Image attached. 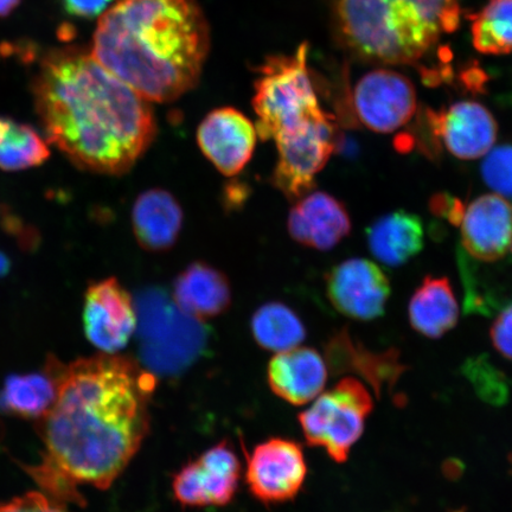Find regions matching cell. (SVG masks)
Masks as SVG:
<instances>
[{
	"mask_svg": "<svg viewBox=\"0 0 512 512\" xmlns=\"http://www.w3.org/2000/svg\"><path fill=\"white\" fill-rule=\"evenodd\" d=\"M57 377L54 405L40 419L42 458L27 471L54 501L83 505L79 486L110 488L149 434L156 379L117 354L59 362Z\"/></svg>",
	"mask_w": 512,
	"mask_h": 512,
	"instance_id": "cell-1",
	"label": "cell"
},
{
	"mask_svg": "<svg viewBox=\"0 0 512 512\" xmlns=\"http://www.w3.org/2000/svg\"><path fill=\"white\" fill-rule=\"evenodd\" d=\"M31 89L47 142L79 169L124 175L155 140L150 101L85 49L49 50Z\"/></svg>",
	"mask_w": 512,
	"mask_h": 512,
	"instance_id": "cell-2",
	"label": "cell"
},
{
	"mask_svg": "<svg viewBox=\"0 0 512 512\" xmlns=\"http://www.w3.org/2000/svg\"><path fill=\"white\" fill-rule=\"evenodd\" d=\"M209 42L198 0H118L101 16L91 54L147 101L170 102L197 85Z\"/></svg>",
	"mask_w": 512,
	"mask_h": 512,
	"instance_id": "cell-3",
	"label": "cell"
},
{
	"mask_svg": "<svg viewBox=\"0 0 512 512\" xmlns=\"http://www.w3.org/2000/svg\"><path fill=\"white\" fill-rule=\"evenodd\" d=\"M342 41L364 60L416 64L459 27L458 0H336Z\"/></svg>",
	"mask_w": 512,
	"mask_h": 512,
	"instance_id": "cell-4",
	"label": "cell"
},
{
	"mask_svg": "<svg viewBox=\"0 0 512 512\" xmlns=\"http://www.w3.org/2000/svg\"><path fill=\"white\" fill-rule=\"evenodd\" d=\"M307 60L309 47L304 43L291 55L267 57L258 68L253 108L262 140L330 117L320 107Z\"/></svg>",
	"mask_w": 512,
	"mask_h": 512,
	"instance_id": "cell-5",
	"label": "cell"
},
{
	"mask_svg": "<svg viewBox=\"0 0 512 512\" xmlns=\"http://www.w3.org/2000/svg\"><path fill=\"white\" fill-rule=\"evenodd\" d=\"M140 354L151 373L175 375L187 369L207 344L200 319L183 312L163 288H143L136 297Z\"/></svg>",
	"mask_w": 512,
	"mask_h": 512,
	"instance_id": "cell-6",
	"label": "cell"
},
{
	"mask_svg": "<svg viewBox=\"0 0 512 512\" xmlns=\"http://www.w3.org/2000/svg\"><path fill=\"white\" fill-rule=\"evenodd\" d=\"M373 408L367 388L355 379H344L300 413L299 422L307 444L324 448L332 460L344 463Z\"/></svg>",
	"mask_w": 512,
	"mask_h": 512,
	"instance_id": "cell-7",
	"label": "cell"
},
{
	"mask_svg": "<svg viewBox=\"0 0 512 512\" xmlns=\"http://www.w3.org/2000/svg\"><path fill=\"white\" fill-rule=\"evenodd\" d=\"M278 162L272 176L275 188L291 201L309 194L316 176L329 162L336 147L331 117L313 121L274 139Z\"/></svg>",
	"mask_w": 512,
	"mask_h": 512,
	"instance_id": "cell-8",
	"label": "cell"
},
{
	"mask_svg": "<svg viewBox=\"0 0 512 512\" xmlns=\"http://www.w3.org/2000/svg\"><path fill=\"white\" fill-rule=\"evenodd\" d=\"M137 325L134 299L117 278L96 281L87 288L83 328L96 349L117 354L131 341Z\"/></svg>",
	"mask_w": 512,
	"mask_h": 512,
	"instance_id": "cell-9",
	"label": "cell"
},
{
	"mask_svg": "<svg viewBox=\"0 0 512 512\" xmlns=\"http://www.w3.org/2000/svg\"><path fill=\"white\" fill-rule=\"evenodd\" d=\"M354 107L358 119L376 133H392L411 121L418 110L411 80L394 70L375 69L357 82Z\"/></svg>",
	"mask_w": 512,
	"mask_h": 512,
	"instance_id": "cell-10",
	"label": "cell"
},
{
	"mask_svg": "<svg viewBox=\"0 0 512 512\" xmlns=\"http://www.w3.org/2000/svg\"><path fill=\"white\" fill-rule=\"evenodd\" d=\"M241 465L228 441H222L182 467L172 482L179 503L187 507H222L238 490Z\"/></svg>",
	"mask_w": 512,
	"mask_h": 512,
	"instance_id": "cell-11",
	"label": "cell"
},
{
	"mask_svg": "<svg viewBox=\"0 0 512 512\" xmlns=\"http://www.w3.org/2000/svg\"><path fill=\"white\" fill-rule=\"evenodd\" d=\"M246 479L252 495L266 504L291 501L302 490L307 465L296 441L273 438L247 457Z\"/></svg>",
	"mask_w": 512,
	"mask_h": 512,
	"instance_id": "cell-12",
	"label": "cell"
},
{
	"mask_svg": "<svg viewBox=\"0 0 512 512\" xmlns=\"http://www.w3.org/2000/svg\"><path fill=\"white\" fill-rule=\"evenodd\" d=\"M326 292L335 309L356 320L384 315L390 284L381 268L367 259H349L326 275Z\"/></svg>",
	"mask_w": 512,
	"mask_h": 512,
	"instance_id": "cell-13",
	"label": "cell"
},
{
	"mask_svg": "<svg viewBox=\"0 0 512 512\" xmlns=\"http://www.w3.org/2000/svg\"><path fill=\"white\" fill-rule=\"evenodd\" d=\"M428 130L454 157L473 160L488 155L497 138L494 115L476 101H459L441 111L427 108Z\"/></svg>",
	"mask_w": 512,
	"mask_h": 512,
	"instance_id": "cell-14",
	"label": "cell"
},
{
	"mask_svg": "<svg viewBox=\"0 0 512 512\" xmlns=\"http://www.w3.org/2000/svg\"><path fill=\"white\" fill-rule=\"evenodd\" d=\"M258 132L245 114L232 107L217 108L202 120L197 142L203 155L224 176H235L252 159Z\"/></svg>",
	"mask_w": 512,
	"mask_h": 512,
	"instance_id": "cell-15",
	"label": "cell"
},
{
	"mask_svg": "<svg viewBox=\"0 0 512 512\" xmlns=\"http://www.w3.org/2000/svg\"><path fill=\"white\" fill-rule=\"evenodd\" d=\"M465 252L496 262L512 254V206L499 195H483L465 209L460 223Z\"/></svg>",
	"mask_w": 512,
	"mask_h": 512,
	"instance_id": "cell-16",
	"label": "cell"
},
{
	"mask_svg": "<svg viewBox=\"0 0 512 512\" xmlns=\"http://www.w3.org/2000/svg\"><path fill=\"white\" fill-rule=\"evenodd\" d=\"M287 228L300 245L329 251L347 238L351 221L341 201L326 192L312 191L294 203Z\"/></svg>",
	"mask_w": 512,
	"mask_h": 512,
	"instance_id": "cell-17",
	"label": "cell"
},
{
	"mask_svg": "<svg viewBox=\"0 0 512 512\" xmlns=\"http://www.w3.org/2000/svg\"><path fill=\"white\" fill-rule=\"evenodd\" d=\"M267 375L272 392L294 406L318 398L328 381L323 357L310 348L278 352L268 366Z\"/></svg>",
	"mask_w": 512,
	"mask_h": 512,
	"instance_id": "cell-18",
	"label": "cell"
},
{
	"mask_svg": "<svg viewBox=\"0 0 512 512\" xmlns=\"http://www.w3.org/2000/svg\"><path fill=\"white\" fill-rule=\"evenodd\" d=\"M172 299L187 315L204 320L228 310L232 287L226 274L206 262L196 261L177 275Z\"/></svg>",
	"mask_w": 512,
	"mask_h": 512,
	"instance_id": "cell-19",
	"label": "cell"
},
{
	"mask_svg": "<svg viewBox=\"0 0 512 512\" xmlns=\"http://www.w3.org/2000/svg\"><path fill=\"white\" fill-rule=\"evenodd\" d=\"M183 221L181 204L164 189L146 190L133 204V233L146 251L164 252L174 247Z\"/></svg>",
	"mask_w": 512,
	"mask_h": 512,
	"instance_id": "cell-20",
	"label": "cell"
},
{
	"mask_svg": "<svg viewBox=\"0 0 512 512\" xmlns=\"http://www.w3.org/2000/svg\"><path fill=\"white\" fill-rule=\"evenodd\" d=\"M371 254L383 265L399 267L418 255L425 245L424 224L406 210L380 217L367 228Z\"/></svg>",
	"mask_w": 512,
	"mask_h": 512,
	"instance_id": "cell-21",
	"label": "cell"
},
{
	"mask_svg": "<svg viewBox=\"0 0 512 512\" xmlns=\"http://www.w3.org/2000/svg\"><path fill=\"white\" fill-rule=\"evenodd\" d=\"M329 362L335 373L355 371L373 384L377 395L384 386L392 387L405 367L399 361L396 351L374 354L361 344L352 342L348 332H339L331 339L328 347Z\"/></svg>",
	"mask_w": 512,
	"mask_h": 512,
	"instance_id": "cell-22",
	"label": "cell"
},
{
	"mask_svg": "<svg viewBox=\"0 0 512 512\" xmlns=\"http://www.w3.org/2000/svg\"><path fill=\"white\" fill-rule=\"evenodd\" d=\"M409 322L416 332L437 339L458 323L459 307L450 280L428 275L409 302Z\"/></svg>",
	"mask_w": 512,
	"mask_h": 512,
	"instance_id": "cell-23",
	"label": "cell"
},
{
	"mask_svg": "<svg viewBox=\"0 0 512 512\" xmlns=\"http://www.w3.org/2000/svg\"><path fill=\"white\" fill-rule=\"evenodd\" d=\"M59 360L50 358L43 373L11 376L0 393V408L25 419H41L59 390Z\"/></svg>",
	"mask_w": 512,
	"mask_h": 512,
	"instance_id": "cell-24",
	"label": "cell"
},
{
	"mask_svg": "<svg viewBox=\"0 0 512 512\" xmlns=\"http://www.w3.org/2000/svg\"><path fill=\"white\" fill-rule=\"evenodd\" d=\"M251 329L255 342L268 351L298 348L306 338L302 319L290 307L277 302L262 305L255 311Z\"/></svg>",
	"mask_w": 512,
	"mask_h": 512,
	"instance_id": "cell-25",
	"label": "cell"
},
{
	"mask_svg": "<svg viewBox=\"0 0 512 512\" xmlns=\"http://www.w3.org/2000/svg\"><path fill=\"white\" fill-rule=\"evenodd\" d=\"M47 143L34 127L0 118V169L22 171L46 163Z\"/></svg>",
	"mask_w": 512,
	"mask_h": 512,
	"instance_id": "cell-26",
	"label": "cell"
},
{
	"mask_svg": "<svg viewBox=\"0 0 512 512\" xmlns=\"http://www.w3.org/2000/svg\"><path fill=\"white\" fill-rule=\"evenodd\" d=\"M469 18L473 47L479 53L512 54V0H489Z\"/></svg>",
	"mask_w": 512,
	"mask_h": 512,
	"instance_id": "cell-27",
	"label": "cell"
},
{
	"mask_svg": "<svg viewBox=\"0 0 512 512\" xmlns=\"http://www.w3.org/2000/svg\"><path fill=\"white\" fill-rule=\"evenodd\" d=\"M464 373L483 400L492 403V405H503L508 400L507 379H505L502 371L492 366L485 357H478L466 362Z\"/></svg>",
	"mask_w": 512,
	"mask_h": 512,
	"instance_id": "cell-28",
	"label": "cell"
},
{
	"mask_svg": "<svg viewBox=\"0 0 512 512\" xmlns=\"http://www.w3.org/2000/svg\"><path fill=\"white\" fill-rule=\"evenodd\" d=\"M484 182L499 196L512 198V145L496 147L482 164Z\"/></svg>",
	"mask_w": 512,
	"mask_h": 512,
	"instance_id": "cell-29",
	"label": "cell"
},
{
	"mask_svg": "<svg viewBox=\"0 0 512 512\" xmlns=\"http://www.w3.org/2000/svg\"><path fill=\"white\" fill-rule=\"evenodd\" d=\"M0 512H69L63 503L54 501L41 492L11 499L9 502L0 503Z\"/></svg>",
	"mask_w": 512,
	"mask_h": 512,
	"instance_id": "cell-30",
	"label": "cell"
},
{
	"mask_svg": "<svg viewBox=\"0 0 512 512\" xmlns=\"http://www.w3.org/2000/svg\"><path fill=\"white\" fill-rule=\"evenodd\" d=\"M490 336L499 354L512 361V305L496 318Z\"/></svg>",
	"mask_w": 512,
	"mask_h": 512,
	"instance_id": "cell-31",
	"label": "cell"
},
{
	"mask_svg": "<svg viewBox=\"0 0 512 512\" xmlns=\"http://www.w3.org/2000/svg\"><path fill=\"white\" fill-rule=\"evenodd\" d=\"M430 208L435 216L443 217L453 226H460L466 209L459 198L446 194V192L433 196Z\"/></svg>",
	"mask_w": 512,
	"mask_h": 512,
	"instance_id": "cell-32",
	"label": "cell"
},
{
	"mask_svg": "<svg viewBox=\"0 0 512 512\" xmlns=\"http://www.w3.org/2000/svg\"><path fill=\"white\" fill-rule=\"evenodd\" d=\"M113 0H61L62 9L70 17L93 19L108 9Z\"/></svg>",
	"mask_w": 512,
	"mask_h": 512,
	"instance_id": "cell-33",
	"label": "cell"
},
{
	"mask_svg": "<svg viewBox=\"0 0 512 512\" xmlns=\"http://www.w3.org/2000/svg\"><path fill=\"white\" fill-rule=\"evenodd\" d=\"M21 3L22 0H0V18L10 16Z\"/></svg>",
	"mask_w": 512,
	"mask_h": 512,
	"instance_id": "cell-34",
	"label": "cell"
},
{
	"mask_svg": "<svg viewBox=\"0 0 512 512\" xmlns=\"http://www.w3.org/2000/svg\"><path fill=\"white\" fill-rule=\"evenodd\" d=\"M10 262L3 253H0V275H5L9 272Z\"/></svg>",
	"mask_w": 512,
	"mask_h": 512,
	"instance_id": "cell-35",
	"label": "cell"
}]
</instances>
